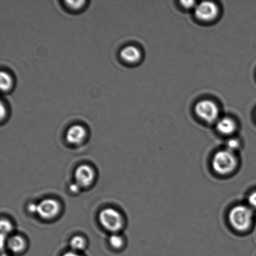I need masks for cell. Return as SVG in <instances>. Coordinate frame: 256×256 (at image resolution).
Listing matches in <instances>:
<instances>
[{
  "label": "cell",
  "mask_w": 256,
  "mask_h": 256,
  "mask_svg": "<svg viewBox=\"0 0 256 256\" xmlns=\"http://www.w3.org/2000/svg\"><path fill=\"white\" fill-rule=\"evenodd\" d=\"M254 213L249 206L238 204L230 210L228 220L230 225L236 232H244L252 227Z\"/></svg>",
  "instance_id": "cell-1"
},
{
  "label": "cell",
  "mask_w": 256,
  "mask_h": 256,
  "mask_svg": "<svg viewBox=\"0 0 256 256\" xmlns=\"http://www.w3.org/2000/svg\"><path fill=\"white\" fill-rule=\"evenodd\" d=\"M212 168L216 174L228 176L237 169L238 158L234 152L227 149L218 150L212 160Z\"/></svg>",
  "instance_id": "cell-2"
},
{
  "label": "cell",
  "mask_w": 256,
  "mask_h": 256,
  "mask_svg": "<svg viewBox=\"0 0 256 256\" xmlns=\"http://www.w3.org/2000/svg\"><path fill=\"white\" fill-rule=\"evenodd\" d=\"M100 222L102 226L110 232L116 233L124 226V219L117 210L108 208L102 210L99 216Z\"/></svg>",
  "instance_id": "cell-3"
},
{
  "label": "cell",
  "mask_w": 256,
  "mask_h": 256,
  "mask_svg": "<svg viewBox=\"0 0 256 256\" xmlns=\"http://www.w3.org/2000/svg\"><path fill=\"white\" fill-rule=\"evenodd\" d=\"M195 112L200 119L208 122L216 121L220 115V109L217 104L208 100L198 102L196 105Z\"/></svg>",
  "instance_id": "cell-4"
},
{
  "label": "cell",
  "mask_w": 256,
  "mask_h": 256,
  "mask_svg": "<svg viewBox=\"0 0 256 256\" xmlns=\"http://www.w3.org/2000/svg\"><path fill=\"white\" fill-rule=\"evenodd\" d=\"M218 12V7L212 2H202L195 8L196 16L202 21H212L216 18Z\"/></svg>",
  "instance_id": "cell-5"
},
{
  "label": "cell",
  "mask_w": 256,
  "mask_h": 256,
  "mask_svg": "<svg viewBox=\"0 0 256 256\" xmlns=\"http://www.w3.org/2000/svg\"><path fill=\"white\" fill-rule=\"evenodd\" d=\"M60 212V203L54 199L42 200L38 204L37 214L42 219L52 220L56 217Z\"/></svg>",
  "instance_id": "cell-6"
},
{
  "label": "cell",
  "mask_w": 256,
  "mask_h": 256,
  "mask_svg": "<svg viewBox=\"0 0 256 256\" xmlns=\"http://www.w3.org/2000/svg\"><path fill=\"white\" fill-rule=\"evenodd\" d=\"M76 183L81 188L90 186L94 182L95 174L94 169L88 165L82 164L77 168L75 172Z\"/></svg>",
  "instance_id": "cell-7"
},
{
  "label": "cell",
  "mask_w": 256,
  "mask_h": 256,
  "mask_svg": "<svg viewBox=\"0 0 256 256\" xmlns=\"http://www.w3.org/2000/svg\"><path fill=\"white\" fill-rule=\"evenodd\" d=\"M86 135V130L84 126L80 124H74L68 130L66 133V139L70 144L78 145L84 142Z\"/></svg>",
  "instance_id": "cell-8"
},
{
  "label": "cell",
  "mask_w": 256,
  "mask_h": 256,
  "mask_svg": "<svg viewBox=\"0 0 256 256\" xmlns=\"http://www.w3.org/2000/svg\"><path fill=\"white\" fill-rule=\"evenodd\" d=\"M120 57L122 61L128 64H134L140 61L142 58V52L137 47L128 45L122 50Z\"/></svg>",
  "instance_id": "cell-9"
},
{
  "label": "cell",
  "mask_w": 256,
  "mask_h": 256,
  "mask_svg": "<svg viewBox=\"0 0 256 256\" xmlns=\"http://www.w3.org/2000/svg\"><path fill=\"white\" fill-rule=\"evenodd\" d=\"M216 128L222 134L230 135L236 130V124L232 119L226 117L218 120Z\"/></svg>",
  "instance_id": "cell-10"
},
{
  "label": "cell",
  "mask_w": 256,
  "mask_h": 256,
  "mask_svg": "<svg viewBox=\"0 0 256 256\" xmlns=\"http://www.w3.org/2000/svg\"><path fill=\"white\" fill-rule=\"evenodd\" d=\"M6 243L8 248L14 253L22 252L26 247L24 240L19 235L12 236L8 239Z\"/></svg>",
  "instance_id": "cell-11"
},
{
  "label": "cell",
  "mask_w": 256,
  "mask_h": 256,
  "mask_svg": "<svg viewBox=\"0 0 256 256\" xmlns=\"http://www.w3.org/2000/svg\"><path fill=\"white\" fill-rule=\"evenodd\" d=\"M14 78L11 74L5 71H2L0 74V85L2 92H7L14 86Z\"/></svg>",
  "instance_id": "cell-12"
},
{
  "label": "cell",
  "mask_w": 256,
  "mask_h": 256,
  "mask_svg": "<svg viewBox=\"0 0 256 256\" xmlns=\"http://www.w3.org/2000/svg\"><path fill=\"white\" fill-rule=\"evenodd\" d=\"M86 240L81 236H76L70 242V246L74 250H82L86 248Z\"/></svg>",
  "instance_id": "cell-13"
},
{
  "label": "cell",
  "mask_w": 256,
  "mask_h": 256,
  "mask_svg": "<svg viewBox=\"0 0 256 256\" xmlns=\"http://www.w3.org/2000/svg\"><path fill=\"white\" fill-rule=\"evenodd\" d=\"M109 242L112 248H114V249H119L124 245V240L122 236L114 233L110 236Z\"/></svg>",
  "instance_id": "cell-14"
},
{
  "label": "cell",
  "mask_w": 256,
  "mask_h": 256,
  "mask_svg": "<svg viewBox=\"0 0 256 256\" xmlns=\"http://www.w3.org/2000/svg\"><path fill=\"white\" fill-rule=\"evenodd\" d=\"M226 145V149L236 153L238 150L240 149V140L237 139V138H230V139L228 140Z\"/></svg>",
  "instance_id": "cell-15"
},
{
  "label": "cell",
  "mask_w": 256,
  "mask_h": 256,
  "mask_svg": "<svg viewBox=\"0 0 256 256\" xmlns=\"http://www.w3.org/2000/svg\"><path fill=\"white\" fill-rule=\"evenodd\" d=\"M64 4L68 8L76 11V10H81L86 4V1H65Z\"/></svg>",
  "instance_id": "cell-16"
},
{
  "label": "cell",
  "mask_w": 256,
  "mask_h": 256,
  "mask_svg": "<svg viewBox=\"0 0 256 256\" xmlns=\"http://www.w3.org/2000/svg\"><path fill=\"white\" fill-rule=\"evenodd\" d=\"M0 226H1L2 234L8 235L12 230V226L7 220H2Z\"/></svg>",
  "instance_id": "cell-17"
},
{
  "label": "cell",
  "mask_w": 256,
  "mask_h": 256,
  "mask_svg": "<svg viewBox=\"0 0 256 256\" xmlns=\"http://www.w3.org/2000/svg\"><path fill=\"white\" fill-rule=\"evenodd\" d=\"M248 206L252 209L256 210V190L253 192L248 196Z\"/></svg>",
  "instance_id": "cell-18"
},
{
  "label": "cell",
  "mask_w": 256,
  "mask_h": 256,
  "mask_svg": "<svg viewBox=\"0 0 256 256\" xmlns=\"http://www.w3.org/2000/svg\"><path fill=\"white\" fill-rule=\"evenodd\" d=\"M27 209L31 214H35V213L38 212V204H35V203H30L28 206Z\"/></svg>",
  "instance_id": "cell-19"
},
{
  "label": "cell",
  "mask_w": 256,
  "mask_h": 256,
  "mask_svg": "<svg viewBox=\"0 0 256 256\" xmlns=\"http://www.w3.org/2000/svg\"><path fill=\"white\" fill-rule=\"evenodd\" d=\"M80 188L81 187H80L77 183H74V184H71L70 187V190H71L72 192L75 193V194H76V193L80 192Z\"/></svg>",
  "instance_id": "cell-20"
},
{
  "label": "cell",
  "mask_w": 256,
  "mask_h": 256,
  "mask_svg": "<svg viewBox=\"0 0 256 256\" xmlns=\"http://www.w3.org/2000/svg\"><path fill=\"white\" fill-rule=\"evenodd\" d=\"M6 109V106L4 104V102H1V120H4V118L6 116L7 111Z\"/></svg>",
  "instance_id": "cell-21"
},
{
  "label": "cell",
  "mask_w": 256,
  "mask_h": 256,
  "mask_svg": "<svg viewBox=\"0 0 256 256\" xmlns=\"http://www.w3.org/2000/svg\"><path fill=\"white\" fill-rule=\"evenodd\" d=\"M180 2H182V6L186 8H190L194 6V4H196L194 1H182Z\"/></svg>",
  "instance_id": "cell-22"
},
{
  "label": "cell",
  "mask_w": 256,
  "mask_h": 256,
  "mask_svg": "<svg viewBox=\"0 0 256 256\" xmlns=\"http://www.w3.org/2000/svg\"><path fill=\"white\" fill-rule=\"evenodd\" d=\"M62 256H81L80 254H78V253L75 252H69L65 253V254Z\"/></svg>",
  "instance_id": "cell-23"
},
{
  "label": "cell",
  "mask_w": 256,
  "mask_h": 256,
  "mask_svg": "<svg viewBox=\"0 0 256 256\" xmlns=\"http://www.w3.org/2000/svg\"><path fill=\"white\" fill-rule=\"evenodd\" d=\"M2 256H8V254L6 253H2Z\"/></svg>",
  "instance_id": "cell-24"
}]
</instances>
